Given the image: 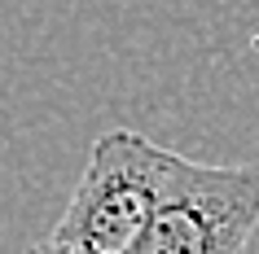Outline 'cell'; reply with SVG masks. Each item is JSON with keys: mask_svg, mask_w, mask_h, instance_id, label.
I'll return each mask as SVG.
<instances>
[{"mask_svg": "<svg viewBox=\"0 0 259 254\" xmlns=\"http://www.w3.org/2000/svg\"><path fill=\"white\" fill-rule=\"evenodd\" d=\"M180 154L132 127H110L93 140L88 167L49 237L79 254H132L154 219L158 193Z\"/></svg>", "mask_w": 259, "mask_h": 254, "instance_id": "obj_1", "label": "cell"}, {"mask_svg": "<svg viewBox=\"0 0 259 254\" xmlns=\"http://www.w3.org/2000/svg\"><path fill=\"white\" fill-rule=\"evenodd\" d=\"M259 228V162H193L180 154L132 254H242Z\"/></svg>", "mask_w": 259, "mask_h": 254, "instance_id": "obj_2", "label": "cell"}, {"mask_svg": "<svg viewBox=\"0 0 259 254\" xmlns=\"http://www.w3.org/2000/svg\"><path fill=\"white\" fill-rule=\"evenodd\" d=\"M22 254H79V250H70V245H57V241L49 237V241H40V245H31V250H22Z\"/></svg>", "mask_w": 259, "mask_h": 254, "instance_id": "obj_3", "label": "cell"}]
</instances>
